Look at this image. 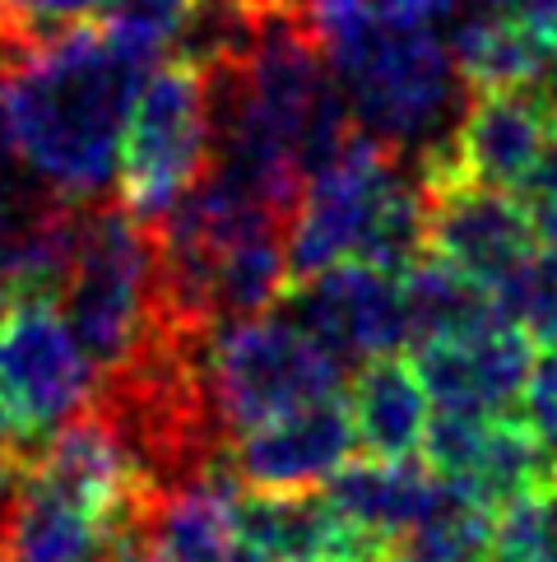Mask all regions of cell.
<instances>
[{"instance_id": "ba28073f", "label": "cell", "mask_w": 557, "mask_h": 562, "mask_svg": "<svg viewBox=\"0 0 557 562\" xmlns=\"http://www.w3.org/2000/svg\"><path fill=\"white\" fill-rule=\"evenodd\" d=\"M278 312L297 330H307L344 372L409 345L400 274L376 270L367 260H340L316 274L288 279Z\"/></svg>"}, {"instance_id": "d6986e66", "label": "cell", "mask_w": 557, "mask_h": 562, "mask_svg": "<svg viewBox=\"0 0 557 562\" xmlns=\"http://www.w3.org/2000/svg\"><path fill=\"white\" fill-rule=\"evenodd\" d=\"M400 303H405V335L409 345H428V339L469 335L502 321L492 289L465 270L446 266L442 256L423 251L413 266L400 270Z\"/></svg>"}, {"instance_id": "4316f807", "label": "cell", "mask_w": 557, "mask_h": 562, "mask_svg": "<svg viewBox=\"0 0 557 562\" xmlns=\"http://www.w3.org/2000/svg\"><path fill=\"white\" fill-rule=\"evenodd\" d=\"M515 14H521L525 24H530V33L557 56V0H525Z\"/></svg>"}, {"instance_id": "484cf974", "label": "cell", "mask_w": 557, "mask_h": 562, "mask_svg": "<svg viewBox=\"0 0 557 562\" xmlns=\"http://www.w3.org/2000/svg\"><path fill=\"white\" fill-rule=\"evenodd\" d=\"M525 195H530V205H548V200H557V122H553V131H548L544 158H539V168H534Z\"/></svg>"}, {"instance_id": "d6a6232c", "label": "cell", "mask_w": 557, "mask_h": 562, "mask_svg": "<svg viewBox=\"0 0 557 562\" xmlns=\"http://www.w3.org/2000/svg\"><path fill=\"white\" fill-rule=\"evenodd\" d=\"M0 85H5V56H0Z\"/></svg>"}, {"instance_id": "1f68e13d", "label": "cell", "mask_w": 557, "mask_h": 562, "mask_svg": "<svg viewBox=\"0 0 557 562\" xmlns=\"http://www.w3.org/2000/svg\"><path fill=\"white\" fill-rule=\"evenodd\" d=\"M474 5H488V10H511V14H515V10L525 5V0H474Z\"/></svg>"}, {"instance_id": "ac0fdd59", "label": "cell", "mask_w": 557, "mask_h": 562, "mask_svg": "<svg viewBox=\"0 0 557 562\" xmlns=\"http://www.w3.org/2000/svg\"><path fill=\"white\" fill-rule=\"evenodd\" d=\"M321 488L353 526H363L367 535L386 539V544H400L418 520L436 507V497L446 493V484L428 470L423 456L349 460V465L334 470Z\"/></svg>"}, {"instance_id": "2e32d148", "label": "cell", "mask_w": 557, "mask_h": 562, "mask_svg": "<svg viewBox=\"0 0 557 562\" xmlns=\"http://www.w3.org/2000/svg\"><path fill=\"white\" fill-rule=\"evenodd\" d=\"M237 479H195L154 493L139 516V562H232V493Z\"/></svg>"}, {"instance_id": "7402d4cb", "label": "cell", "mask_w": 557, "mask_h": 562, "mask_svg": "<svg viewBox=\"0 0 557 562\" xmlns=\"http://www.w3.org/2000/svg\"><path fill=\"white\" fill-rule=\"evenodd\" d=\"M103 5L107 0H0V56H5V75L19 56H29L52 33L84 24Z\"/></svg>"}, {"instance_id": "8fae6325", "label": "cell", "mask_w": 557, "mask_h": 562, "mask_svg": "<svg viewBox=\"0 0 557 562\" xmlns=\"http://www.w3.org/2000/svg\"><path fill=\"white\" fill-rule=\"evenodd\" d=\"M418 456L428 460L436 479L488 502V507H502V502L557 479V460L534 441L521 414H492V418L436 414L428 418Z\"/></svg>"}, {"instance_id": "277c9868", "label": "cell", "mask_w": 557, "mask_h": 562, "mask_svg": "<svg viewBox=\"0 0 557 562\" xmlns=\"http://www.w3.org/2000/svg\"><path fill=\"white\" fill-rule=\"evenodd\" d=\"M56 312L93 376L126 368L154 335L168 330L158 316L154 228L139 224L126 205H112V195L79 205L75 260L56 293Z\"/></svg>"}, {"instance_id": "4dcf8cb0", "label": "cell", "mask_w": 557, "mask_h": 562, "mask_svg": "<svg viewBox=\"0 0 557 562\" xmlns=\"http://www.w3.org/2000/svg\"><path fill=\"white\" fill-rule=\"evenodd\" d=\"M232 562H274V558H265V553H255V549H247V544H237Z\"/></svg>"}, {"instance_id": "d4e9b609", "label": "cell", "mask_w": 557, "mask_h": 562, "mask_svg": "<svg viewBox=\"0 0 557 562\" xmlns=\"http://www.w3.org/2000/svg\"><path fill=\"white\" fill-rule=\"evenodd\" d=\"M534 562H557V479L534 488Z\"/></svg>"}, {"instance_id": "44dd1931", "label": "cell", "mask_w": 557, "mask_h": 562, "mask_svg": "<svg viewBox=\"0 0 557 562\" xmlns=\"http://www.w3.org/2000/svg\"><path fill=\"white\" fill-rule=\"evenodd\" d=\"M195 5L201 0H107L93 14V24L126 56H135L139 66L154 70L158 61H172L177 56V43H182Z\"/></svg>"}, {"instance_id": "5bb4252c", "label": "cell", "mask_w": 557, "mask_h": 562, "mask_svg": "<svg viewBox=\"0 0 557 562\" xmlns=\"http://www.w3.org/2000/svg\"><path fill=\"white\" fill-rule=\"evenodd\" d=\"M353 456H357V437H353L349 400L330 395L247 428L232 441V474L242 488H265V493L321 488Z\"/></svg>"}, {"instance_id": "30bf717a", "label": "cell", "mask_w": 557, "mask_h": 562, "mask_svg": "<svg viewBox=\"0 0 557 562\" xmlns=\"http://www.w3.org/2000/svg\"><path fill=\"white\" fill-rule=\"evenodd\" d=\"M557 116L534 89H474L442 154L418 164L423 182L432 177H469L497 191L521 195L544 158Z\"/></svg>"}, {"instance_id": "9a60e30c", "label": "cell", "mask_w": 557, "mask_h": 562, "mask_svg": "<svg viewBox=\"0 0 557 562\" xmlns=\"http://www.w3.org/2000/svg\"><path fill=\"white\" fill-rule=\"evenodd\" d=\"M232 530L237 544L265 553L274 562H382L386 539L334 507L326 488H237L232 493Z\"/></svg>"}, {"instance_id": "f546056e", "label": "cell", "mask_w": 557, "mask_h": 562, "mask_svg": "<svg viewBox=\"0 0 557 562\" xmlns=\"http://www.w3.org/2000/svg\"><path fill=\"white\" fill-rule=\"evenodd\" d=\"M382 562H423V558H418V553H409V549H405V544H390V549H386V558H382Z\"/></svg>"}, {"instance_id": "4fadbf2b", "label": "cell", "mask_w": 557, "mask_h": 562, "mask_svg": "<svg viewBox=\"0 0 557 562\" xmlns=\"http://www.w3.org/2000/svg\"><path fill=\"white\" fill-rule=\"evenodd\" d=\"M139 520H116L89 497L33 474L29 460L0 507L5 562H116Z\"/></svg>"}, {"instance_id": "603a6c76", "label": "cell", "mask_w": 557, "mask_h": 562, "mask_svg": "<svg viewBox=\"0 0 557 562\" xmlns=\"http://www.w3.org/2000/svg\"><path fill=\"white\" fill-rule=\"evenodd\" d=\"M521 418L525 428L534 432V441L557 460V345L544 349L539 358L530 363V376H525V391H521Z\"/></svg>"}, {"instance_id": "7c38bea8", "label": "cell", "mask_w": 557, "mask_h": 562, "mask_svg": "<svg viewBox=\"0 0 557 562\" xmlns=\"http://www.w3.org/2000/svg\"><path fill=\"white\" fill-rule=\"evenodd\" d=\"M530 363H534V339L521 326H511V321L413 345V372L423 381L428 400L442 414H465V418L515 414Z\"/></svg>"}, {"instance_id": "9c48e42d", "label": "cell", "mask_w": 557, "mask_h": 562, "mask_svg": "<svg viewBox=\"0 0 557 562\" xmlns=\"http://www.w3.org/2000/svg\"><path fill=\"white\" fill-rule=\"evenodd\" d=\"M428 251L497 293L539 251L534 210L515 191H497L484 182H469V177H432Z\"/></svg>"}, {"instance_id": "6da1fadb", "label": "cell", "mask_w": 557, "mask_h": 562, "mask_svg": "<svg viewBox=\"0 0 557 562\" xmlns=\"http://www.w3.org/2000/svg\"><path fill=\"white\" fill-rule=\"evenodd\" d=\"M149 66L126 56L98 24H70L19 56L5 75V112L19 168L70 205L116 191L122 131Z\"/></svg>"}, {"instance_id": "e0dca14e", "label": "cell", "mask_w": 557, "mask_h": 562, "mask_svg": "<svg viewBox=\"0 0 557 562\" xmlns=\"http://www.w3.org/2000/svg\"><path fill=\"white\" fill-rule=\"evenodd\" d=\"M349 414L357 451L367 460H409L423 451V432L432 418V400L405 353H382L353 368Z\"/></svg>"}, {"instance_id": "836d02e7", "label": "cell", "mask_w": 557, "mask_h": 562, "mask_svg": "<svg viewBox=\"0 0 557 562\" xmlns=\"http://www.w3.org/2000/svg\"><path fill=\"white\" fill-rule=\"evenodd\" d=\"M0 562H5V549H0Z\"/></svg>"}, {"instance_id": "8992f818", "label": "cell", "mask_w": 557, "mask_h": 562, "mask_svg": "<svg viewBox=\"0 0 557 562\" xmlns=\"http://www.w3.org/2000/svg\"><path fill=\"white\" fill-rule=\"evenodd\" d=\"M214 158V116H209V79L191 61H158L122 131L116 158V191L139 224H158L182 200Z\"/></svg>"}, {"instance_id": "83f0119b", "label": "cell", "mask_w": 557, "mask_h": 562, "mask_svg": "<svg viewBox=\"0 0 557 562\" xmlns=\"http://www.w3.org/2000/svg\"><path fill=\"white\" fill-rule=\"evenodd\" d=\"M19 168V154H14V131H10V112H5V85H0V172Z\"/></svg>"}, {"instance_id": "52a82bcc", "label": "cell", "mask_w": 557, "mask_h": 562, "mask_svg": "<svg viewBox=\"0 0 557 562\" xmlns=\"http://www.w3.org/2000/svg\"><path fill=\"white\" fill-rule=\"evenodd\" d=\"M98 376L52 297H14L0 312V405L33 456L93 400Z\"/></svg>"}, {"instance_id": "ffe728a7", "label": "cell", "mask_w": 557, "mask_h": 562, "mask_svg": "<svg viewBox=\"0 0 557 562\" xmlns=\"http://www.w3.org/2000/svg\"><path fill=\"white\" fill-rule=\"evenodd\" d=\"M492 520H497V507L446 484L436 507L418 520L400 544L423 562H484L492 553Z\"/></svg>"}, {"instance_id": "cb8c5ba5", "label": "cell", "mask_w": 557, "mask_h": 562, "mask_svg": "<svg viewBox=\"0 0 557 562\" xmlns=\"http://www.w3.org/2000/svg\"><path fill=\"white\" fill-rule=\"evenodd\" d=\"M469 0H367L372 14L395 19V24H428V29H446Z\"/></svg>"}, {"instance_id": "f1b7e54d", "label": "cell", "mask_w": 557, "mask_h": 562, "mask_svg": "<svg viewBox=\"0 0 557 562\" xmlns=\"http://www.w3.org/2000/svg\"><path fill=\"white\" fill-rule=\"evenodd\" d=\"M288 5H297L307 19H311V29L321 24V19H330L334 10H344V5H353V0H288Z\"/></svg>"}, {"instance_id": "3957f363", "label": "cell", "mask_w": 557, "mask_h": 562, "mask_svg": "<svg viewBox=\"0 0 557 562\" xmlns=\"http://www.w3.org/2000/svg\"><path fill=\"white\" fill-rule=\"evenodd\" d=\"M288 274L303 279L340 260L400 274L428 251V182L418 164L357 135L316 168L284 228Z\"/></svg>"}, {"instance_id": "5b68a950", "label": "cell", "mask_w": 557, "mask_h": 562, "mask_svg": "<svg viewBox=\"0 0 557 562\" xmlns=\"http://www.w3.org/2000/svg\"><path fill=\"white\" fill-rule=\"evenodd\" d=\"M205 386L218 424L237 441L247 428L265 424V418L344 395L349 372L274 307L209 330Z\"/></svg>"}, {"instance_id": "7a4b0ae2", "label": "cell", "mask_w": 557, "mask_h": 562, "mask_svg": "<svg viewBox=\"0 0 557 562\" xmlns=\"http://www.w3.org/2000/svg\"><path fill=\"white\" fill-rule=\"evenodd\" d=\"M353 131L376 139L409 164H428L469 103V85L442 29L395 24L367 10V0L334 10L316 24Z\"/></svg>"}]
</instances>
